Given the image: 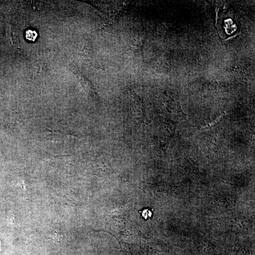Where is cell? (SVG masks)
I'll list each match as a JSON object with an SVG mask.
<instances>
[{"instance_id": "obj_1", "label": "cell", "mask_w": 255, "mask_h": 255, "mask_svg": "<svg viewBox=\"0 0 255 255\" xmlns=\"http://www.w3.org/2000/svg\"><path fill=\"white\" fill-rule=\"evenodd\" d=\"M217 29L220 37L224 38L235 33L237 26L231 19H220L218 22Z\"/></svg>"}, {"instance_id": "obj_2", "label": "cell", "mask_w": 255, "mask_h": 255, "mask_svg": "<svg viewBox=\"0 0 255 255\" xmlns=\"http://www.w3.org/2000/svg\"><path fill=\"white\" fill-rule=\"evenodd\" d=\"M38 37V34L35 30H28L26 32V39L30 41H34Z\"/></svg>"}, {"instance_id": "obj_3", "label": "cell", "mask_w": 255, "mask_h": 255, "mask_svg": "<svg viewBox=\"0 0 255 255\" xmlns=\"http://www.w3.org/2000/svg\"><path fill=\"white\" fill-rule=\"evenodd\" d=\"M139 213H140L141 215L145 220H147L150 219L152 215V212L149 208H144L141 211H140Z\"/></svg>"}]
</instances>
